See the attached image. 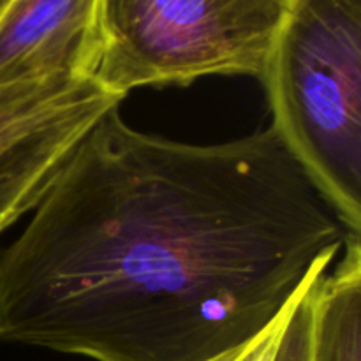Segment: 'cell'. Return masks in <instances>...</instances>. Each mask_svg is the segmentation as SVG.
Instances as JSON below:
<instances>
[{"mask_svg": "<svg viewBox=\"0 0 361 361\" xmlns=\"http://www.w3.org/2000/svg\"><path fill=\"white\" fill-rule=\"evenodd\" d=\"M291 0H95L94 78L126 99L204 76L261 78Z\"/></svg>", "mask_w": 361, "mask_h": 361, "instance_id": "obj_3", "label": "cell"}, {"mask_svg": "<svg viewBox=\"0 0 361 361\" xmlns=\"http://www.w3.org/2000/svg\"><path fill=\"white\" fill-rule=\"evenodd\" d=\"M122 101L90 76L0 85V235L34 210L85 134Z\"/></svg>", "mask_w": 361, "mask_h": 361, "instance_id": "obj_4", "label": "cell"}, {"mask_svg": "<svg viewBox=\"0 0 361 361\" xmlns=\"http://www.w3.org/2000/svg\"><path fill=\"white\" fill-rule=\"evenodd\" d=\"M95 0H11L0 16V85L92 76Z\"/></svg>", "mask_w": 361, "mask_h": 361, "instance_id": "obj_5", "label": "cell"}, {"mask_svg": "<svg viewBox=\"0 0 361 361\" xmlns=\"http://www.w3.org/2000/svg\"><path fill=\"white\" fill-rule=\"evenodd\" d=\"M261 80L271 127L361 235V0H291Z\"/></svg>", "mask_w": 361, "mask_h": 361, "instance_id": "obj_2", "label": "cell"}, {"mask_svg": "<svg viewBox=\"0 0 361 361\" xmlns=\"http://www.w3.org/2000/svg\"><path fill=\"white\" fill-rule=\"evenodd\" d=\"M348 229L274 127L192 145L111 108L0 252V341L212 361L259 337Z\"/></svg>", "mask_w": 361, "mask_h": 361, "instance_id": "obj_1", "label": "cell"}, {"mask_svg": "<svg viewBox=\"0 0 361 361\" xmlns=\"http://www.w3.org/2000/svg\"><path fill=\"white\" fill-rule=\"evenodd\" d=\"M323 275L312 279L291 300L277 319L257 338L256 345L243 361H312L310 293Z\"/></svg>", "mask_w": 361, "mask_h": 361, "instance_id": "obj_7", "label": "cell"}, {"mask_svg": "<svg viewBox=\"0 0 361 361\" xmlns=\"http://www.w3.org/2000/svg\"><path fill=\"white\" fill-rule=\"evenodd\" d=\"M263 334H264V331H263ZM263 334H261V335H263ZM261 335H259V337H261ZM259 337H257V338H259ZM257 338H254V341L249 342V344L242 345V348H238V349H233V351L226 353V355L219 356V358H215L212 361H243V358H245V356L249 355L250 351H252V348L256 345Z\"/></svg>", "mask_w": 361, "mask_h": 361, "instance_id": "obj_8", "label": "cell"}, {"mask_svg": "<svg viewBox=\"0 0 361 361\" xmlns=\"http://www.w3.org/2000/svg\"><path fill=\"white\" fill-rule=\"evenodd\" d=\"M11 0H0V16H2V13L6 11V7L9 6Z\"/></svg>", "mask_w": 361, "mask_h": 361, "instance_id": "obj_9", "label": "cell"}, {"mask_svg": "<svg viewBox=\"0 0 361 361\" xmlns=\"http://www.w3.org/2000/svg\"><path fill=\"white\" fill-rule=\"evenodd\" d=\"M342 249L310 293L312 361H361V235L348 233Z\"/></svg>", "mask_w": 361, "mask_h": 361, "instance_id": "obj_6", "label": "cell"}]
</instances>
